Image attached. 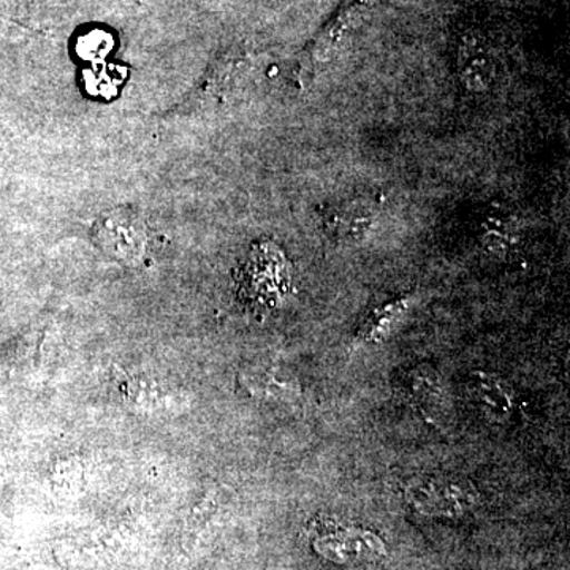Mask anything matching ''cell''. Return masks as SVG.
<instances>
[{"label":"cell","mask_w":570,"mask_h":570,"mask_svg":"<svg viewBox=\"0 0 570 570\" xmlns=\"http://www.w3.org/2000/svg\"><path fill=\"white\" fill-rule=\"evenodd\" d=\"M288 265L275 246L262 245L253 250L238 277L243 302L255 309H268L284 299L288 291Z\"/></svg>","instance_id":"1"},{"label":"cell","mask_w":570,"mask_h":570,"mask_svg":"<svg viewBox=\"0 0 570 570\" xmlns=\"http://www.w3.org/2000/svg\"><path fill=\"white\" fill-rule=\"evenodd\" d=\"M365 3L366 0H344L335 17L326 22L317 39L307 48L302 66H299V78L311 80V77H314L322 66L330 61L337 45L343 40L344 33L354 26Z\"/></svg>","instance_id":"2"},{"label":"cell","mask_w":570,"mask_h":570,"mask_svg":"<svg viewBox=\"0 0 570 570\" xmlns=\"http://www.w3.org/2000/svg\"><path fill=\"white\" fill-rule=\"evenodd\" d=\"M411 499L422 512L453 515L474 504L475 491L468 483L433 480L412 491Z\"/></svg>","instance_id":"3"},{"label":"cell","mask_w":570,"mask_h":570,"mask_svg":"<svg viewBox=\"0 0 570 570\" xmlns=\"http://www.w3.org/2000/svg\"><path fill=\"white\" fill-rule=\"evenodd\" d=\"M373 208L365 204H347L335 209L328 217L330 234L337 239L354 242L365 236L373 224Z\"/></svg>","instance_id":"4"},{"label":"cell","mask_w":570,"mask_h":570,"mask_svg":"<svg viewBox=\"0 0 570 570\" xmlns=\"http://www.w3.org/2000/svg\"><path fill=\"white\" fill-rule=\"evenodd\" d=\"M104 246L124 257L140 253L142 234L130 217H110L102 227Z\"/></svg>","instance_id":"5"},{"label":"cell","mask_w":570,"mask_h":570,"mask_svg":"<svg viewBox=\"0 0 570 570\" xmlns=\"http://www.w3.org/2000/svg\"><path fill=\"white\" fill-rule=\"evenodd\" d=\"M471 390L475 400L483 407L489 409L490 414H497L499 417L509 415L513 401L504 382L489 374H475L474 381L471 382Z\"/></svg>","instance_id":"6"},{"label":"cell","mask_w":570,"mask_h":570,"mask_svg":"<svg viewBox=\"0 0 570 570\" xmlns=\"http://www.w3.org/2000/svg\"><path fill=\"white\" fill-rule=\"evenodd\" d=\"M343 538H325L317 546H322V553L326 557H335V560H351V558L367 557L376 551V539L367 538V534H341Z\"/></svg>","instance_id":"7"},{"label":"cell","mask_w":570,"mask_h":570,"mask_svg":"<svg viewBox=\"0 0 570 570\" xmlns=\"http://www.w3.org/2000/svg\"><path fill=\"white\" fill-rule=\"evenodd\" d=\"M403 390L409 400L420 404L438 397L441 393V385H439L436 371L425 366L411 371L404 379Z\"/></svg>","instance_id":"8"},{"label":"cell","mask_w":570,"mask_h":570,"mask_svg":"<svg viewBox=\"0 0 570 570\" xmlns=\"http://www.w3.org/2000/svg\"><path fill=\"white\" fill-rule=\"evenodd\" d=\"M404 307H406V302H403V299L379 307L374 311L373 316L367 318L363 328L360 330V337L365 341H377L387 336L393 322L403 314Z\"/></svg>","instance_id":"9"}]
</instances>
